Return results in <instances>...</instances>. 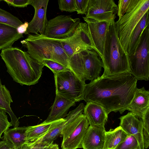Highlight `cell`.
I'll return each mask as SVG.
<instances>
[{
	"label": "cell",
	"mask_w": 149,
	"mask_h": 149,
	"mask_svg": "<svg viewBox=\"0 0 149 149\" xmlns=\"http://www.w3.org/2000/svg\"><path fill=\"white\" fill-rule=\"evenodd\" d=\"M137 81L129 72L98 77L86 84L83 100L100 105L108 115L112 111L122 114L134 97Z\"/></svg>",
	"instance_id": "1"
},
{
	"label": "cell",
	"mask_w": 149,
	"mask_h": 149,
	"mask_svg": "<svg viewBox=\"0 0 149 149\" xmlns=\"http://www.w3.org/2000/svg\"><path fill=\"white\" fill-rule=\"evenodd\" d=\"M13 80L21 85L30 86L38 83L44 65L34 59L19 48L11 47L0 54Z\"/></svg>",
	"instance_id": "2"
},
{
	"label": "cell",
	"mask_w": 149,
	"mask_h": 149,
	"mask_svg": "<svg viewBox=\"0 0 149 149\" xmlns=\"http://www.w3.org/2000/svg\"><path fill=\"white\" fill-rule=\"evenodd\" d=\"M101 60L104 68L101 77L129 72L128 55L118 38L115 22L110 23L107 31Z\"/></svg>",
	"instance_id": "3"
},
{
	"label": "cell",
	"mask_w": 149,
	"mask_h": 149,
	"mask_svg": "<svg viewBox=\"0 0 149 149\" xmlns=\"http://www.w3.org/2000/svg\"><path fill=\"white\" fill-rule=\"evenodd\" d=\"M28 35L21 43L26 48V52L30 57L41 63L45 60L55 61L56 52L61 44L59 39L44 35Z\"/></svg>",
	"instance_id": "4"
},
{
	"label": "cell",
	"mask_w": 149,
	"mask_h": 149,
	"mask_svg": "<svg viewBox=\"0 0 149 149\" xmlns=\"http://www.w3.org/2000/svg\"><path fill=\"white\" fill-rule=\"evenodd\" d=\"M149 27L144 30L134 53L128 55L129 72L137 80L148 81L149 76Z\"/></svg>",
	"instance_id": "5"
},
{
	"label": "cell",
	"mask_w": 149,
	"mask_h": 149,
	"mask_svg": "<svg viewBox=\"0 0 149 149\" xmlns=\"http://www.w3.org/2000/svg\"><path fill=\"white\" fill-rule=\"evenodd\" d=\"M149 9V0H139L131 11L115 22L117 36L126 53L133 30Z\"/></svg>",
	"instance_id": "6"
},
{
	"label": "cell",
	"mask_w": 149,
	"mask_h": 149,
	"mask_svg": "<svg viewBox=\"0 0 149 149\" xmlns=\"http://www.w3.org/2000/svg\"><path fill=\"white\" fill-rule=\"evenodd\" d=\"M56 94L79 102L83 100L85 83L69 70L54 74Z\"/></svg>",
	"instance_id": "7"
},
{
	"label": "cell",
	"mask_w": 149,
	"mask_h": 149,
	"mask_svg": "<svg viewBox=\"0 0 149 149\" xmlns=\"http://www.w3.org/2000/svg\"><path fill=\"white\" fill-rule=\"evenodd\" d=\"M65 120V125L60 134L63 138L62 149L81 147L83 139L89 126L88 120L82 114L70 122Z\"/></svg>",
	"instance_id": "8"
},
{
	"label": "cell",
	"mask_w": 149,
	"mask_h": 149,
	"mask_svg": "<svg viewBox=\"0 0 149 149\" xmlns=\"http://www.w3.org/2000/svg\"><path fill=\"white\" fill-rule=\"evenodd\" d=\"M81 22L79 18L60 15L48 21L44 34L45 36L56 39L70 38L75 33Z\"/></svg>",
	"instance_id": "9"
},
{
	"label": "cell",
	"mask_w": 149,
	"mask_h": 149,
	"mask_svg": "<svg viewBox=\"0 0 149 149\" xmlns=\"http://www.w3.org/2000/svg\"><path fill=\"white\" fill-rule=\"evenodd\" d=\"M117 6L113 0H89L85 17L99 22H115Z\"/></svg>",
	"instance_id": "10"
},
{
	"label": "cell",
	"mask_w": 149,
	"mask_h": 149,
	"mask_svg": "<svg viewBox=\"0 0 149 149\" xmlns=\"http://www.w3.org/2000/svg\"><path fill=\"white\" fill-rule=\"evenodd\" d=\"M49 0H31L30 5L34 8L35 13L32 20L29 23L28 33L44 35L48 22L47 10Z\"/></svg>",
	"instance_id": "11"
},
{
	"label": "cell",
	"mask_w": 149,
	"mask_h": 149,
	"mask_svg": "<svg viewBox=\"0 0 149 149\" xmlns=\"http://www.w3.org/2000/svg\"><path fill=\"white\" fill-rule=\"evenodd\" d=\"M87 23L94 44L102 59L103 55L104 43L110 23L99 22L83 17Z\"/></svg>",
	"instance_id": "12"
},
{
	"label": "cell",
	"mask_w": 149,
	"mask_h": 149,
	"mask_svg": "<svg viewBox=\"0 0 149 149\" xmlns=\"http://www.w3.org/2000/svg\"><path fill=\"white\" fill-rule=\"evenodd\" d=\"M83 63L85 81H92L99 77L103 64L97 52L94 50H86L80 52Z\"/></svg>",
	"instance_id": "13"
},
{
	"label": "cell",
	"mask_w": 149,
	"mask_h": 149,
	"mask_svg": "<svg viewBox=\"0 0 149 149\" xmlns=\"http://www.w3.org/2000/svg\"><path fill=\"white\" fill-rule=\"evenodd\" d=\"M120 126L128 135L134 136L139 144L140 149L144 148L143 131V125L142 120H139L130 112L120 117Z\"/></svg>",
	"instance_id": "14"
},
{
	"label": "cell",
	"mask_w": 149,
	"mask_h": 149,
	"mask_svg": "<svg viewBox=\"0 0 149 149\" xmlns=\"http://www.w3.org/2000/svg\"><path fill=\"white\" fill-rule=\"evenodd\" d=\"M105 127L89 125L82 140L83 149H103L105 132Z\"/></svg>",
	"instance_id": "15"
},
{
	"label": "cell",
	"mask_w": 149,
	"mask_h": 149,
	"mask_svg": "<svg viewBox=\"0 0 149 149\" xmlns=\"http://www.w3.org/2000/svg\"><path fill=\"white\" fill-rule=\"evenodd\" d=\"M149 109V91L144 87L137 88L134 97L126 109L136 117L142 118Z\"/></svg>",
	"instance_id": "16"
},
{
	"label": "cell",
	"mask_w": 149,
	"mask_h": 149,
	"mask_svg": "<svg viewBox=\"0 0 149 149\" xmlns=\"http://www.w3.org/2000/svg\"><path fill=\"white\" fill-rule=\"evenodd\" d=\"M76 102L74 100L56 94L50 113L44 121L49 122L64 118L67 116L70 108L74 106Z\"/></svg>",
	"instance_id": "17"
},
{
	"label": "cell",
	"mask_w": 149,
	"mask_h": 149,
	"mask_svg": "<svg viewBox=\"0 0 149 149\" xmlns=\"http://www.w3.org/2000/svg\"><path fill=\"white\" fill-rule=\"evenodd\" d=\"M83 113L89 125L105 127L107 121L108 115L101 105L92 102H87Z\"/></svg>",
	"instance_id": "18"
},
{
	"label": "cell",
	"mask_w": 149,
	"mask_h": 149,
	"mask_svg": "<svg viewBox=\"0 0 149 149\" xmlns=\"http://www.w3.org/2000/svg\"><path fill=\"white\" fill-rule=\"evenodd\" d=\"M65 120L64 118L49 122L44 121L37 125L27 127L25 144L29 145L34 142Z\"/></svg>",
	"instance_id": "19"
},
{
	"label": "cell",
	"mask_w": 149,
	"mask_h": 149,
	"mask_svg": "<svg viewBox=\"0 0 149 149\" xmlns=\"http://www.w3.org/2000/svg\"><path fill=\"white\" fill-rule=\"evenodd\" d=\"M24 37L17 29L9 25L0 23V50L12 47L14 43Z\"/></svg>",
	"instance_id": "20"
},
{
	"label": "cell",
	"mask_w": 149,
	"mask_h": 149,
	"mask_svg": "<svg viewBox=\"0 0 149 149\" xmlns=\"http://www.w3.org/2000/svg\"><path fill=\"white\" fill-rule=\"evenodd\" d=\"M77 29L74 34L70 38L59 39L65 52L70 58L73 55L82 51L90 50L81 41Z\"/></svg>",
	"instance_id": "21"
},
{
	"label": "cell",
	"mask_w": 149,
	"mask_h": 149,
	"mask_svg": "<svg viewBox=\"0 0 149 149\" xmlns=\"http://www.w3.org/2000/svg\"><path fill=\"white\" fill-rule=\"evenodd\" d=\"M149 17L148 11L143 15L133 30L127 51L128 55H131L134 53L142 32L149 26Z\"/></svg>",
	"instance_id": "22"
},
{
	"label": "cell",
	"mask_w": 149,
	"mask_h": 149,
	"mask_svg": "<svg viewBox=\"0 0 149 149\" xmlns=\"http://www.w3.org/2000/svg\"><path fill=\"white\" fill-rule=\"evenodd\" d=\"M27 127L9 129L3 133V140L8 141L17 149H21L26 144Z\"/></svg>",
	"instance_id": "23"
},
{
	"label": "cell",
	"mask_w": 149,
	"mask_h": 149,
	"mask_svg": "<svg viewBox=\"0 0 149 149\" xmlns=\"http://www.w3.org/2000/svg\"><path fill=\"white\" fill-rule=\"evenodd\" d=\"M13 102L9 91L5 85H2L0 86V109L5 110L8 114L11 119L10 123L14 128H16L18 127L19 123L10 107V103Z\"/></svg>",
	"instance_id": "24"
},
{
	"label": "cell",
	"mask_w": 149,
	"mask_h": 149,
	"mask_svg": "<svg viewBox=\"0 0 149 149\" xmlns=\"http://www.w3.org/2000/svg\"><path fill=\"white\" fill-rule=\"evenodd\" d=\"M128 135L120 126L106 131L103 149H115Z\"/></svg>",
	"instance_id": "25"
},
{
	"label": "cell",
	"mask_w": 149,
	"mask_h": 149,
	"mask_svg": "<svg viewBox=\"0 0 149 149\" xmlns=\"http://www.w3.org/2000/svg\"><path fill=\"white\" fill-rule=\"evenodd\" d=\"M69 69L81 81L85 83L83 60L80 52L70 58Z\"/></svg>",
	"instance_id": "26"
},
{
	"label": "cell",
	"mask_w": 149,
	"mask_h": 149,
	"mask_svg": "<svg viewBox=\"0 0 149 149\" xmlns=\"http://www.w3.org/2000/svg\"><path fill=\"white\" fill-rule=\"evenodd\" d=\"M65 120L34 142L27 145H33L37 144L47 145L53 142L54 140L60 134L62 131L65 126Z\"/></svg>",
	"instance_id": "27"
},
{
	"label": "cell",
	"mask_w": 149,
	"mask_h": 149,
	"mask_svg": "<svg viewBox=\"0 0 149 149\" xmlns=\"http://www.w3.org/2000/svg\"><path fill=\"white\" fill-rule=\"evenodd\" d=\"M77 30L81 40L84 44L90 49L94 50L97 52L91 38L87 23L86 22H81Z\"/></svg>",
	"instance_id": "28"
},
{
	"label": "cell",
	"mask_w": 149,
	"mask_h": 149,
	"mask_svg": "<svg viewBox=\"0 0 149 149\" xmlns=\"http://www.w3.org/2000/svg\"><path fill=\"white\" fill-rule=\"evenodd\" d=\"M0 23L6 24L16 29L23 23L17 17L0 8Z\"/></svg>",
	"instance_id": "29"
},
{
	"label": "cell",
	"mask_w": 149,
	"mask_h": 149,
	"mask_svg": "<svg viewBox=\"0 0 149 149\" xmlns=\"http://www.w3.org/2000/svg\"><path fill=\"white\" fill-rule=\"evenodd\" d=\"M139 0H120L118 1L117 14L120 19L125 14L131 11L138 3Z\"/></svg>",
	"instance_id": "30"
},
{
	"label": "cell",
	"mask_w": 149,
	"mask_h": 149,
	"mask_svg": "<svg viewBox=\"0 0 149 149\" xmlns=\"http://www.w3.org/2000/svg\"><path fill=\"white\" fill-rule=\"evenodd\" d=\"M115 149H140L136 139L133 136L128 135L118 144Z\"/></svg>",
	"instance_id": "31"
},
{
	"label": "cell",
	"mask_w": 149,
	"mask_h": 149,
	"mask_svg": "<svg viewBox=\"0 0 149 149\" xmlns=\"http://www.w3.org/2000/svg\"><path fill=\"white\" fill-rule=\"evenodd\" d=\"M42 63L50 69L54 74L70 70L61 64L50 60H44Z\"/></svg>",
	"instance_id": "32"
},
{
	"label": "cell",
	"mask_w": 149,
	"mask_h": 149,
	"mask_svg": "<svg viewBox=\"0 0 149 149\" xmlns=\"http://www.w3.org/2000/svg\"><path fill=\"white\" fill-rule=\"evenodd\" d=\"M59 8L61 11L70 13L76 11L75 0H59Z\"/></svg>",
	"instance_id": "33"
},
{
	"label": "cell",
	"mask_w": 149,
	"mask_h": 149,
	"mask_svg": "<svg viewBox=\"0 0 149 149\" xmlns=\"http://www.w3.org/2000/svg\"><path fill=\"white\" fill-rule=\"evenodd\" d=\"M12 125L8 120L6 111L0 109V141L2 134Z\"/></svg>",
	"instance_id": "34"
},
{
	"label": "cell",
	"mask_w": 149,
	"mask_h": 149,
	"mask_svg": "<svg viewBox=\"0 0 149 149\" xmlns=\"http://www.w3.org/2000/svg\"><path fill=\"white\" fill-rule=\"evenodd\" d=\"M89 0H75L76 12L78 14L85 15Z\"/></svg>",
	"instance_id": "35"
},
{
	"label": "cell",
	"mask_w": 149,
	"mask_h": 149,
	"mask_svg": "<svg viewBox=\"0 0 149 149\" xmlns=\"http://www.w3.org/2000/svg\"><path fill=\"white\" fill-rule=\"evenodd\" d=\"M53 143V142L47 145L37 144L29 145L25 144L21 149H50Z\"/></svg>",
	"instance_id": "36"
},
{
	"label": "cell",
	"mask_w": 149,
	"mask_h": 149,
	"mask_svg": "<svg viewBox=\"0 0 149 149\" xmlns=\"http://www.w3.org/2000/svg\"><path fill=\"white\" fill-rule=\"evenodd\" d=\"M31 0H13L11 6L14 7L24 8L30 5Z\"/></svg>",
	"instance_id": "37"
},
{
	"label": "cell",
	"mask_w": 149,
	"mask_h": 149,
	"mask_svg": "<svg viewBox=\"0 0 149 149\" xmlns=\"http://www.w3.org/2000/svg\"><path fill=\"white\" fill-rule=\"evenodd\" d=\"M0 149H17L8 141L3 140L0 141Z\"/></svg>",
	"instance_id": "38"
},
{
	"label": "cell",
	"mask_w": 149,
	"mask_h": 149,
	"mask_svg": "<svg viewBox=\"0 0 149 149\" xmlns=\"http://www.w3.org/2000/svg\"><path fill=\"white\" fill-rule=\"evenodd\" d=\"M28 24L29 23L26 22L18 27L17 29L18 33L22 34L24 33L28 34L29 33L27 32V29L28 26Z\"/></svg>",
	"instance_id": "39"
},
{
	"label": "cell",
	"mask_w": 149,
	"mask_h": 149,
	"mask_svg": "<svg viewBox=\"0 0 149 149\" xmlns=\"http://www.w3.org/2000/svg\"><path fill=\"white\" fill-rule=\"evenodd\" d=\"M50 149H59V148L57 144L53 143L51 146Z\"/></svg>",
	"instance_id": "40"
},
{
	"label": "cell",
	"mask_w": 149,
	"mask_h": 149,
	"mask_svg": "<svg viewBox=\"0 0 149 149\" xmlns=\"http://www.w3.org/2000/svg\"><path fill=\"white\" fill-rule=\"evenodd\" d=\"M2 85L1 79L0 78V86Z\"/></svg>",
	"instance_id": "41"
}]
</instances>
